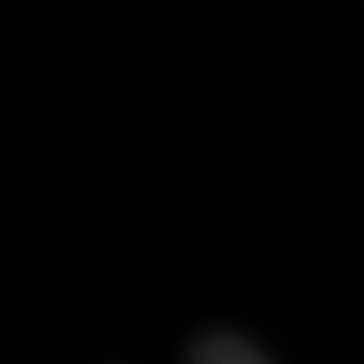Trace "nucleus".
Masks as SVG:
<instances>
[{"instance_id":"obj_1","label":"nucleus","mask_w":364,"mask_h":364,"mask_svg":"<svg viewBox=\"0 0 364 364\" xmlns=\"http://www.w3.org/2000/svg\"><path fill=\"white\" fill-rule=\"evenodd\" d=\"M193 363L201 364H262L268 355L262 348L235 333H210L193 342Z\"/></svg>"}]
</instances>
